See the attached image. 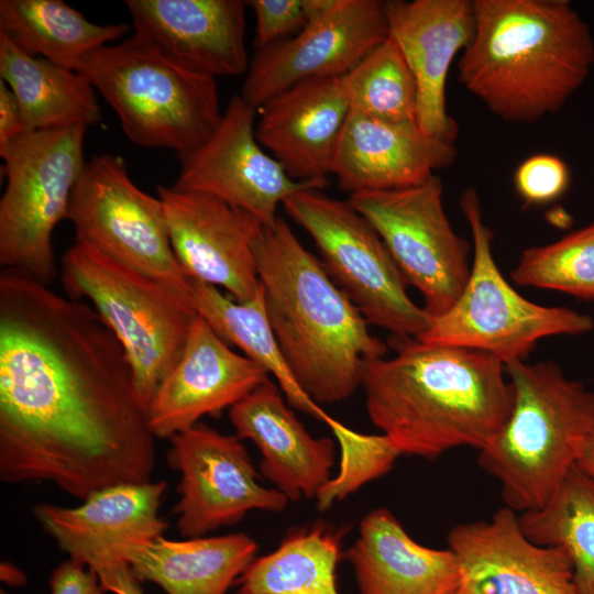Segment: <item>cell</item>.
I'll list each match as a JSON object with an SVG mask.
<instances>
[{"label":"cell","instance_id":"31","mask_svg":"<svg viewBox=\"0 0 594 594\" xmlns=\"http://www.w3.org/2000/svg\"><path fill=\"white\" fill-rule=\"evenodd\" d=\"M518 521L532 542L566 553L575 594H594V480L574 465L549 501Z\"/></svg>","mask_w":594,"mask_h":594},{"label":"cell","instance_id":"35","mask_svg":"<svg viewBox=\"0 0 594 594\" xmlns=\"http://www.w3.org/2000/svg\"><path fill=\"white\" fill-rule=\"evenodd\" d=\"M571 182L565 162L552 154H535L526 158L516 169L514 185L527 205L554 201L568 190Z\"/></svg>","mask_w":594,"mask_h":594},{"label":"cell","instance_id":"20","mask_svg":"<svg viewBox=\"0 0 594 594\" xmlns=\"http://www.w3.org/2000/svg\"><path fill=\"white\" fill-rule=\"evenodd\" d=\"M385 13L388 35L416 81L419 129L454 143L458 124L447 110L446 84L454 57L474 33L473 0H389Z\"/></svg>","mask_w":594,"mask_h":594},{"label":"cell","instance_id":"38","mask_svg":"<svg viewBox=\"0 0 594 594\" xmlns=\"http://www.w3.org/2000/svg\"><path fill=\"white\" fill-rule=\"evenodd\" d=\"M103 591L114 594H144L140 580L124 560H118L97 572Z\"/></svg>","mask_w":594,"mask_h":594},{"label":"cell","instance_id":"6","mask_svg":"<svg viewBox=\"0 0 594 594\" xmlns=\"http://www.w3.org/2000/svg\"><path fill=\"white\" fill-rule=\"evenodd\" d=\"M77 72L139 146L183 157L215 133L223 116L216 78L183 68L134 33L88 55Z\"/></svg>","mask_w":594,"mask_h":594},{"label":"cell","instance_id":"32","mask_svg":"<svg viewBox=\"0 0 594 594\" xmlns=\"http://www.w3.org/2000/svg\"><path fill=\"white\" fill-rule=\"evenodd\" d=\"M351 109L392 123H417V87L395 41L389 37L342 75Z\"/></svg>","mask_w":594,"mask_h":594},{"label":"cell","instance_id":"28","mask_svg":"<svg viewBox=\"0 0 594 594\" xmlns=\"http://www.w3.org/2000/svg\"><path fill=\"white\" fill-rule=\"evenodd\" d=\"M129 31L125 23H94L61 0L0 1V33L22 52L75 72L88 55Z\"/></svg>","mask_w":594,"mask_h":594},{"label":"cell","instance_id":"9","mask_svg":"<svg viewBox=\"0 0 594 594\" xmlns=\"http://www.w3.org/2000/svg\"><path fill=\"white\" fill-rule=\"evenodd\" d=\"M84 125L24 132L3 146L0 265L48 285L56 276L52 235L67 217L84 161Z\"/></svg>","mask_w":594,"mask_h":594},{"label":"cell","instance_id":"37","mask_svg":"<svg viewBox=\"0 0 594 594\" xmlns=\"http://www.w3.org/2000/svg\"><path fill=\"white\" fill-rule=\"evenodd\" d=\"M51 594H103L99 576L86 565L68 559L50 578Z\"/></svg>","mask_w":594,"mask_h":594},{"label":"cell","instance_id":"12","mask_svg":"<svg viewBox=\"0 0 594 594\" xmlns=\"http://www.w3.org/2000/svg\"><path fill=\"white\" fill-rule=\"evenodd\" d=\"M442 195L433 174L418 185L358 191L346 200L376 230L431 318L455 302L471 272L470 244L453 230Z\"/></svg>","mask_w":594,"mask_h":594},{"label":"cell","instance_id":"4","mask_svg":"<svg viewBox=\"0 0 594 594\" xmlns=\"http://www.w3.org/2000/svg\"><path fill=\"white\" fill-rule=\"evenodd\" d=\"M253 254L270 324L299 387L316 404L351 396L364 362L386 356V343L282 217L262 224Z\"/></svg>","mask_w":594,"mask_h":594},{"label":"cell","instance_id":"25","mask_svg":"<svg viewBox=\"0 0 594 594\" xmlns=\"http://www.w3.org/2000/svg\"><path fill=\"white\" fill-rule=\"evenodd\" d=\"M345 556L361 594H458L460 587L455 554L416 542L387 508L361 520Z\"/></svg>","mask_w":594,"mask_h":594},{"label":"cell","instance_id":"10","mask_svg":"<svg viewBox=\"0 0 594 594\" xmlns=\"http://www.w3.org/2000/svg\"><path fill=\"white\" fill-rule=\"evenodd\" d=\"M282 206L310 235L327 274L369 324L399 339H418L428 330L432 318L409 298L383 240L348 201L309 188L289 196Z\"/></svg>","mask_w":594,"mask_h":594},{"label":"cell","instance_id":"29","mask_svg":"<svg viewBox=\"0 0 594 594\" xmlns=\"http://www.w3.org/2000/svg\"><path fill=\"white\" fill-rule=\"evenodd\" d=\"M191 305L213 331L229 345L272 374L294 408L330 426L329 416L297 384L278 346L270 324L264 288L248 301H238L222 294L216 286L190 279Z\"/></svg>","mask_w":594,"mask_h":594},{"label":"cell","instance_id":"27","mask_svg":"<svg viewBox=\"0 0 594 594\" xmlns=\"http://www.w3.org/2000/svg\"><path fill=\"white\" fill-rule=\"evenodd\" d=\"M0 77L16 97L23 132L102 121L96 89L84 75L22 52L2 33Z\"/></svg>","mask_w":594,"mask_h":594},{"label":"cell","instance_id":"33","mask_svg":"<svg viewBox=\"0 0 594 594\" xmlns=\"http://www.w3.org/2000/svg\"><path fill=\"white\" fill-rule=\"evenodd\" d=\"M512 278L519 286L594 301V220L558 241L525 249Z\"/></svg>","mask_w":594,"mask_h":594},{"label":"cell","instance_id":"30","mask_svg":"<svg viewBox=\"0 0 594 594\" xmlns=\"http://www.w3.org/2000/svg\"><path fill=\"white\" fill-rule=\"evenodd\" d=\"M341 534L324 524L288 534L276 550L255 558L233 594H340Z\"/></svg>","mask_w":594,"mask_h":594},{"label":"cell","instance_id":"17","mask_svg":"<svg viewBox=\"0 0 594 594\" xmlns=\"http://www.w3.org/2000/svg\"><path fill=\"white\" fill-rule=\"evenodd\" d=\"M447 539L460 565L458 594H575L566 553L529 540L507 506L454 526Z\"/></svg>","mask_w":594,"mask_h":594},{"label":"cell","instance_id":"34","mask_svg":"<svg viewBox=\"0 0 594 594\" xmlns=\"http://www.w3.org/2000/svg\"><path fill=\"white\" fill-rule=\"evenodd\" d=\"M329 427L341 448V465L338 475L331 477L316 497L320 510L386 474L402 455L384 435H363L337 419Z\"/></svg>","mask_w":594,"mask_h":594},{"label":"cell","instance_id":"13","mask_svg":"<svg viewBox=\"0 0 594 594\" xmlns=\"http://www.w3.org/2000/svg\"><path fill=\"white\" fill-rule=\"evenodd\" d=\"M167 463L180 474L173 508L185 538L204 537L240 521L251 510L279 513L288 498L260 483L248 450L237 436L204 424L172 436Z\"/></svg>","mask_w":594,"mask_h":594},{"label":"cell","instance_id":"5","mask_svg":"<svg viewBox=\"0 0 594 594\" xmlns=\"http://www.w3.org/2000/svg\"><path fill=\"white\" fill-rule=\"evenodd\" d=\"M504 365L513 407L477 462L499 482L506 506L524 513L543 506L575 465L594 430V392L553 361Z\"/></svg>","mask_w":594,"mask_h":594},{"label":"cell","instance_id":"2","mask_svg":"<svg viewBox=\"0 0 594 594\" xmlns=\"http://www.w3.org/2000/svg\"><path fill=\"white\" fill-rule=\"evenodd\" d=\"M392 358L364 362L367 415L400 454L435 459L460 447L484 449L514 402L505 365L462 346L391 338Z\"/></svg>","mask_w":594,"mask_h":594},{"label":"cell","instance_id":"14","mask_svg":"<svg viewBox=\"0 0 594 594\" xmlns=\"http://www.w3.org/2000/svg\"><path fill=\"white\" fill-rule=\"evenodd\" d=\"M256 112L240 95L232 96L215 133L180 157L173 187L216 197L262 224H272L278 218V205L286 198L304 189H323L328 179L298 182L289 177L261 148L255 136Z\"/></svg>","mask_w":594,"mask_h":594},{"label":"cell","instance_id":"3","mask_svg":"<svg viewBox=\"0 0 594 594\" xmlns=\"http://www.w3.org/2000/svg\"><path fill=\"white\" fill-rule=\"evenodd\" d=\"M475 26L459 82L493 114L535 123L560 111L590 77L594 38L566 0H473Z\"/></svg>","mask_w":594,"mask_h":594},{"label":"cell","instance_id":"19","mask_svg":"<svg viewBox=\"0 0 594 594\" xmlns=\"http://www.w3.org/2000/svg\"><path fill=\"white\" fill-rule=\"evenodd\" d=\"M134 34L167 59L217 78L248 73L242 0H128Z\"/></svg>","mask_w":594,"mask_h":594},{"label":"cell","instance_id":"26","mask_svg":"<svg viewBox=\"0 0 594 594\" xmlns=\"http://www.w3.org/2000/svg\"><path fill=\"white\" fill-rule=\"evenodd\" d=\"M257 543L243 532L169 540L163 536L116 549L140 581L167 594H226L255 559Z\"/></svg>","mask_w":594,"mask_h":594},{"label":"cell","instance_id":"16","mask_svg":"<svg viewBox=\"0 0 594 594\" xmlns=\"http://www.w3.org/2000/svg\"><path fill=\"white\" fill-rule=\"evenodd\" d=\"M175 257L194 280L226 288L238 301L262 288L253 241L262 223L216 197L158 186Z\"/></svg>","mask_w":594,"mask_h":594},{"label":"cell","instance_id":"23","mask_svg":"<svg viewBox=\"0 0 594 594\" xmlns=\"http://www.w3.org/2000/svg\"><path fill=\"white\" fill-rule=\"evenodd\" d=\"M458 156L453 142L424 133L417 123H392L350 111L331 173L350 195L421 184Z\"/></svg>","mask_w":594,"mask_h":594},{"label":"cell","instance_id":"15","mask_svg":"<svg viewBox=\"0 0 594 594\" xmlns=\"http://www.w3.org/2000/svg\"><path fill=\"white\" fill-rule=\"evenodd\" d=\"M387 37L385 1L340 0L296 35L256 51L240 96L258 109L297 82L342 76Z\"/></svg>","mask_w":594,"mask_h":594},{"label":"cell","instance_id":"22","mask_svg":"<svg viewBox=\"0 0 594 594\" xmlns=\"http://www.w3.org/2000/svg\"><path fill=\"white\" fill-rule=\"evenodd\" d=\"M255 136L295 180H322L351 111L342 76L312 78L277 94L257 109Z\"/></svg>","mask_w":594,"mask_h":594},{"label":"cell","instance_id":"36","mask_svg":"<svg viewBox=\"0 0 594 594\" xmlns=\"http://www.w3.org/2000/svg\"><path fill=\"white\" fill-rule=\"evenodd\" d=\"M246 3L256 19V51L296 35L307 24L304 0H252Z\"/></svg>","mask_w":594,"mask_h":594},{"label":"cell","instance_id":"7","mask_svg":"<svg viewBox=\"0 0 594 594\" xmlns=\"http://www.w3.org/2000/svg\"><path fill=\"white\" fill-rule=\"evenodd\" d=\"M61 276L67 297L88 300L121 343L146 413L198 315L190 300L85 243L64 253Z\"/></svg>","mask_w":594,"mask_h":594},{"label":"cell","instance_id":"8","mask_svg":"<svg viewBox=\"0 0 594 594\" xmlns=\"http://www.w3.org/2000/svg\"><path fill=\"white\" fill-rule=\"evenodd\" d=\"M459 205L473 240L470 276L455 302L431 319L419 340L477 350L506 364L526 361L543 338L580 336L594 329L590 315L536 304L514 289L495 262L493 232L484 221L476 189H464Z\"/></svg>","mask_w":594,"mask_h":594},{"label":"cell","instance_id":"41","mask_svg":"<svg viewBox=\"0 0 594 594\" xmlns=\"http://www.w3.org/2000/svg\"><path fill=\"white\" fill-rule=\"evenodd\" d=\"M1 580L11 585H21L26 579L18 568L4 562L1 564Z\"/></svg>","mask_w":594,"mask_h":594},{"label":"cell","instance_id":"11","mask_svg":"<svg viewBox=\"0 0 594 594\" xmlns=\"http://www.w3.org/2000/svg\"><path fill=\"white\" fill-rule=\"evenodd\" d=\"M75 242L152 277L191 302L190 279L169 240L158 197L140 189L123 158L98 154L86 163L68 204Z\"/></svg>","mask_w":594,"mask_h":594},{"label":"cell","instance_id":"18","mask_svg":"<svg viewBox=\"0 0 594 594\" xmlns=\"http://www.w3.org/2000/svg\"><path fill=\"white\" fill-rule=\"evenodd\" d=\"M268 378L261 365L234 352L197 315L184 350L147 410L155 438L169 439L207 415L232 407Z\"/></svg>","mask_w":594,"mask_h":594},{"label":"cell","instance_id":"24","mask_svg":"<svg viewBox=\"0 0 594 594\" xmlns=\"http://www.w3.org/2000/svg\"><path fill=\"white\" fill-rule=\"evenodd\" d=\"M229 416L235 436L258 449L262 475L288 501L317 497L330 481L333 440L314 438L270 378L233 405Z\"/></svg>","mask_w":594,"mask_h":594},{"label":"cell","instance_id":"40","mask_svg":"<svg viewBox=\"0 0 594 594\" xmlns=\"http://www.w3.org/2000/svg\"><path fill=\"white\" fill-rule=\"evenodd\" d=\"M575 465L588 477L594 480V430L584 441Z\"/></svg>","mask_w":594,"mask_h":594},{"label":"cell","instance_id":"1","mask_svg":"<svg viewBox=\"0 0 594 594\" xmlns=\"http://www.w3.org/2000/svg\"><path fill=\"white\" fill-rule=\"evenodd\" d=\"M155 437L131 365L92 306L31 275L0 274V479L85 501L147 483Z\"/></svg>","mask_w":594,"mask_h":594},{"label":"cell","instance_id":"21","mask_svg":"<svg viewBox=\"0 0 594 594\" xmlns=\"http://www.w3.org/2000/svg\"><path fill=\"white\" fill-rule=\"evenodd\" d=\"M166 487L165 481L117 484L92 493L76 507L42 503L32 512L69 559L96 573L120 560L119 546L163 536L168 524L158 509Z\"/></svg>","mask_w":594,"mask_h":594},{"label":"cell","instance_id":"39","mask_svg":"<svg viewBox=\"0 0 594 594\" xmlns=\"http://www.w3.org/2000/svg\"><path fill=\"white\" fill-rule=\"evenodd\" d=\"M23 132L22 116L16 97L10 87L0 81V146Z\"/></svg>","mask_w":594,"mask_h":594}]
</instances>
